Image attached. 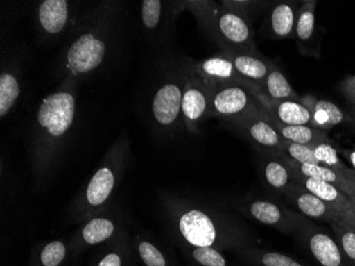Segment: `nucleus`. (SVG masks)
<instances>
[{"label":"nucleus","mask_w":355,"mask_h":266,"mask_svg":"<svg viewBox=\"0 0 355 266\" xmlns=\"http://www.w3.org/2000/svg\"><path fill=\"white\" fill-rule=\"evenodd\" d=\"M121 7L117 1H101L85 8L60 51L57 73L62 81L89 79L111 61L121 38Z\"/></svg>","instance_id":"f257e3e1"},{"label":"nucleus","mask_w":355,"mask_h":266,"mask_svg":"<svg viewBox=\"0 0 355 266\" xmlns=\"http://www.w3.org/2000/svg\"><path fill=\"white\" fill-rule=\"evenodd\" d=\"M78 82L64 80L44 98L32 123V142L41 158H47L67 139L75 123Z\"/></svg>","instance_id":"f03ea898"},{"label":"nucleus","mask_w":355,"mask_h":266,"mask_svg":"<svg viewBox=\"0 0 355 266\" xmlns=\"http://www.w3.org/2000/svg\"><path fill=\"white\" fill-rule=\"evenodd\" d=\"M205 29L225 48V53H253L254 33L246 16L214 3H189Z\"/></svg>","instance_id":"7ed1b4c3"},{"label":"nucleus","mask_w":355,"mask_h":266,"mask_svg":"<svg viewBox=\"0 0 355 266\" xmlns=\"http://www.w3.org/2000/svg\"><path fill=\"white\" fill-rule=\"evenodd\" d=\"M83 3L67 0H44L37 6L35 26L43 41H59L75 30L85 8Z\"/></svg>","instance_id":"20e7f679"},{"label":"nucleus","mask_w":355,"mask_h":266,"mask_svg":"<svg viewBox=\"0 0 355 266\" xmlns=\"http://www.w3.org/2000/svg\"><path fill=\"white\" fill-rule=\"evenodd\" d=\"M257 109V99L252 90L246 85H225L214 90L211 116L235 123Z\"/></svg>","instance_id":"39448f33"},{"label":"nucleus","mask_w":355,"mask_h":266,"mask_svg":"<svg viewBox=\"0 0 355 266\" xmlns=\"http://www.w3.org/2000/svg\"><path fill=\"white\" fill-rule=\"evenodd\" d=\"M185 82L173 79L157 88L151 101L153 121L161 129H171L182 119V99Z\"/></svg>","instance_id":"423d86ee"},{"label":"nucleus","mask_w":355,"mask_h":266,"mask_svg":"<svg viewBox=\"0 0 355 266\" xmlns=\"http://www.w3.org/2000/svg\"><path fill=\"white\" fill-rule=\"evenodd\" d=\"M296 232L305 251L321 266H349L336 241L328 232L306 219L301 223Z\"/></svg>","instance_id":"0eeeda50"},{"label":"nucleus","mask_w":355,"mask_h":266,"mask_svg":"<svg viewBox=\"0 0 355 266\" xmlns=\"http://www.w3.org/2000/svg\"><path fill=\"white\" fill-rule=\"evenodd\" d=\"M178 230L185 242L193 247H213L218 243V225L213 216L197 208L185 210L179 215Z\"/></svg>","instance_id":"6e6552de"},{"label":"nucleus","mask_w":355,"mask_h":266,"mask_svg":"<svg viewBox=\"0 0 355 266\" xmlns=\"http://www.w3.org/2000/svg\"><path fill=\"white\" fill-rule=\"evenodd\" d=\"M214 90L207 87L196 75L189 76L185 82L182 99V121L189 131H195L199 124L211 116Z\"/></svg>","instance_id":"1a4fd4ad"},{"label":"nucleus","mask_w":355,"mask_h":266,"mask_svg":"<svg viewBox=\"0 0 355 266\" xmlns=\"http://www.w3.org/2000/svg\"><path fill=\"white\" fill-rule=\"evenodd\" d=\"M193 74L213 90L231 85H243L251 90L257 89L237 73L234 64L223 53L198 62L195 65Z\"/></svg>","instance_id":"9d476101"},{"label":"nucleus","mask_w":355,"mask_h":266,"mask_svg":"<svg viewBox=\"0 0 355 266\" xmlns=\"http://www.w3.org/2000/svg\"><path fill=\"white\" fill-rule=\"evenodd\" d=\"M233 124L244 132L255 145L264 148L269 153H280L284 145V140L259 105L254 112Z\"/></svg>","instance_id":"9b49d317"},{"label":"nucleus","mask_w":355,"mask_h":266,"mask_svg":"<svg viewBox=\"0 0 355 266\" xmlns=\"http://www.w3.org/2000/svg\"><path fill=\"white\" fill-rule=\"evenodd\" d=\"M252 92L259 107L272 121L288 126H313L312 113L300 101H272L260 89Z\"/></svg>","instance_id":"f8f14e48"},{"label":"nucleus","mask_w":355,"mask_h":266,"mask_svg":"<svg viewBox=\"0 0 355 266\" xmlns=\"http://www.w3.org/2000/svg\"><path fill=\"white\" fill-rule=\"evenodd\" d=\"M247 211L255 221L276 228L282 233L296 231L305 219L304 216L300 214L295 213L278 203L263 199L249 203Z\"/></svg>","instance_id":"ddd939ff"},{"label":"nucleus","mask_w":355,"mask_h":266,"mask_svg":"<svg viewBox=\"0 0 355 266\" xmlns=\"http://www.w3.org/2000/svg\"><path fill=\"white\" fill-rule=\"evenodd\" d=\"M281 157L286 162L287 165L293 173L305 176V177L314 178L317 180L328 182L334 187L338 188L340 191L344 192L348 197L355 196V172L352 169H340L329 166L321 165V164H300L292 161L285 156Z\"/></svg>","instance_id":"4468645a"},{"label":"nucleus","mask_w":355,"mask_h":266,"mask_svg":"<svg viewBox=\"0 0 355 266\" xmlns=\"http://www.w3.org/2000/svg\"><path fill=\"white\" fill-rule=\"evenodd\" d=\"M284 194L287 199L302 215L319 221L328 222L330 224L340 221L342 219V215L338 212L335 211L328 203L319 199L311 192L306 191L296 182H294Z\"/></svg>","instance_id":"2eb2a0df"},{"label":"nucleus","mask_w":355,"mask_h":266,"mask_svg":"<svg viewBox=\"0 0 355 266\" xmlns=\"http://www.w3.org/2000/svg\"><path fill=\"white\" fill-rule=\"evenodd\" d=\"M293 179L299 185L304 188L306 191L311 192L319 199L328 203L335 211L338 212L342 217L351 212L350 197H348L344 192L340 191L338 188L334 187L328 182L322 181V180L305 177V176L299 175L297 173H293Z\"/></svg>","instance_id":"dca6fc26"},{"label":"nucleus","mask_w":355,"mask_h":266,"mask_svg":"<svg viewBox=\"0 0 355 266\" xmlns=\"http://www.w3.org/2000/svg\"><path fill=\"white\" fill-rule=\"evenodd\" d=\"M234 64L237 73L250 82L257 89L264 85L268 74L272 69L273 64L265 61L262 58L257 57L253 53H223Z\"/></svg>","instance_id":"f3484780"},{"label":"nucleus","mask_w":355,"mask_h":266,"mask_svg":"<svg viewBox=\"0 0 355 266\" xmlns=\"http://www.w3.org/2000/svg\"><path fill=\"white\" fill-rule=\"evenodd\" d=\"M116 177L110 166H103L92 177L87 191L85 199L91 207H101L109 199L114 189Z\"/></svg>","instance_id":"a211bd4d"},{"label":"nucleus","mask_w":355,"mask_h":266,"mask_svg":"<svg viewBox=\"0 0 355 266\" xmlns=\"http://www.w3.org/2000/svg\"><path fill=\"white\" fill-rule=\"evenodd\" d=\"M300 103L310 110L313 127L331 128L340 125L344 119L342 110L328 101H315L311 96L300 98Z\"/></svg>","instance_id":"6ab92c4d"},{"label":"nucleus","mask_w":355,"mask_h":266,"mask_svg":"<svg viewBox=\"0 0 355 266\" xmlns=\"http://www.w3.org/2000/svg\"><path fill=\"white\" fill-rule=\"evenodd\" d=\"M21 80L19 74L14 67L3 66L0 75V116L5 119L9 115L21 96Z\"/></svg>","instance_id":"aec40b11"},{"label":"nucleus","mask_w":355,"mask_h":266,"mask_svg":"<svg viewBox=\"0 0 355 266\" xmlns=\"http://www.w3.org/2000/svg\"><path fill=\"white\" fill-rule=\"evenodd\" d=\"M269 121L275 126L279 135L284 141L308 146H315L317 144L327 142L326 135L324 132L313 126H288L277 123L270 119Z\"/></svg>","instance_id":"412c9836"},{"label":"nucleus","mask_w":355,"mask_h":266,"mask_svg":"<svg viewBox=\"0 0 355 266\" xmlns=\"http://www.w3.org/2000/svg\"><path fill=\"white\" fill-rule=\"evenodd\" d=\"M298 10L292 3H278L270 14V29L272 35L278 39H288L292 37L296 28Z\"/></svg>","instance_id":"4be33fe9"},{"label":"nucleus","mask_w":355,"mask_h":266,"mask_svg":"<svg viewBox=\"0 0 355 266\" xmlns=\"http://www.w3.org/2000/svg\"><path fill=\"white\" fill-rule=\"evenodd\" d=\"M264 178L272 189L283 193L294 183L289 166L280 155L275 153H271L264 163Z\"/></svg>","instance_id":"5701e85b"},{"label":"nucleus","mask_w":355,"mask_h":266,"mask_svg":"<svg viewBox=\"0 0 355 266\" xmlns=\"http://www.w3.org/2000/svg\"><path fill=\"white\" fill-rule=\"evenodd\" d=\"M262 89L264 90V93H262L272 101H300V97L289 85L288 80L275 65L260 90Z\"/></svg>","instance_id":"b1692460"},{"label":"nucleus","mask_w":355,"mask_h":266,"mask_svg":"<svg viewBox=\"0 0 355 266\" xmlns=\"http://www.w3.org/2000/svg\"><path fill=\"white\" fill-rule=\"evenodd\" d=\"M335 241L349 266H355V232L344 221L331 223Z\"/></svg>","instance_id":"393cba45"},{"label":"nucleus","mask_w":355,"mask_h":266,"mask_svg":"<svg viewBox=\"0 0 355 266\" xmlns=\"http://www.w3.org/2000/svg\"><path fill=\"white\" fill-rule=\"evenodd\" d=\"M114 231L115 225L113 222L105 217H95L83 228V239L85 243L95 245L111 238Z\"/></svg>","instance_id":"a878e982"},{"label":"nucleus","mask_w":355,"mask_h":266,"mask_svg":"<svg viewBox=\"0 0 355 266\" xmlns=\"http://www.w3.org/2000/svg\"><path fill=\"white\" fill-rule=\"evenodd\" d=\"M164 3L159 0H144L141 3V21L148 33H157L162 24Z\"/></svg>","instance_id":"bb28decb"},{"label":"nucleus","mask_w":355,"mask_h":266,"mask_svg":"<svg viewBox=\"0 0 355 266\" xmlns=\"http://www.w3.org/2000/svg\"><path fill=\"white\" fill-rule=\"evenodd\" d=\"M246 255L260 266H309L294 258L265 249H250L246 251Z\"/></svg>","instance_id":"cd10ccee"},{"label":"nucleus","mask_w":355,"mask_h":266,"mask_svg":"<svg viewBox=\"0 0 355 266\" xmlns=\"http://www.w3.org/2000/svg\"><path fill=\"white\" fill-rule=\"evenodd\" d=\"M315 1H306L298 10L295 32L300 41L306 42L313 37L315 30Z\"/></svg>","instance_id":"c85d7f7f"},{"label":"nucleus","mask_w":355,"mask_h":266,"mask_svg":"<svg viewBox=\"0 0 355 266\" xmlns=\"http://www.w3.org/2000/svg\"><path fill=\"white\" fill-rule=\"evenodd\" d=\"M281 155L285 156L292 161L300 164H319L314 155L313 146L301 145V144L291 143V142L284 141Z\"/></svg>","instance_id":"c756f323"},{"label":"nucleus","mask_w":355,"mask_h":266,"mask_svg":"<svg viewBox=\"0 0 355 266\" xmlns=\"http://www.w3.org/2000/svg\"><path fill=\"white\" fill-rule=\"evenodd\" d=\"M314 149L315 158L321 165L329 166V167H334V169H347L346 165L343 163L342 160L338 157L336 149L328 142L319 143L313 146Z\"/></svg>","instance_id":"7c9ffc66"},{"label":"nucleus","mask_w":355,"mask_h":266,"mask_svg":"<svg viewBox=\"0 0 355 266\" xmlns=\"http://www.w3.org/2000/svg\"><path fill=\"white\" fill-rule=\"evenodd\" d=\"M191 258L201 266H228L223 256L214 247H193Z\"/></svg>","instance_id":"2f4dec72"},{"label":"nucleus","mask_w":355,"mask_h":266,"mask_svg":"<svg viewBox=\"0 0 355 266\" xmlns=\"http://www.w3.org/2000/svg\"><path fill=\"white\" fill-rule=\"evenodd\" d=\"M67 256V247L62 242L53 241L45 246L41 253L44 266H58Z\"/></svg>","instance_id":"473e14b6"},{"label":"nucleus","mask_w":355,"mask_h":266,"mask_svg":"<svg viewBox=\"0 0 355 266\" xmlns=\"http://www.w3.org/2000/svg\"><path fill=\"white\" fill-rule=\"evenodd\" d=\"M139 253L147 266H167L166 259L163 253L150 242H141Z\"/></svg>","instance_id":"72a5a7b5"},{"label":"nucleus","mask_w":355,"mask_h":266,"mask_svg":"<svg viewBox=\"0 0 355 266\" xmlns=\"http://www.w3.org/2000/svg\"><path fill=\"white\" fill-rule=\"evenodd\" d=\"M98 266H121V258L117 253H109L101 260Z\"/></svg>","instance_id":"f704fd0d"},{"label":"nucleus","mask_w":355,"mask_h":266,"mask_svg":"<svg viewBox=\"0 0 355 266\" xmlns=\"http://www.w3.org/2000/svg\"><path fill=\"white\" fill-rule=\"evenodd\" d=\"M342 221L347 224L355 232V215L352 212H349L346 215L343 216Z\"/></svg>","instance_id":"c9c22d12"},{"label":"nucleus","mask_w":355,"mask_h":266,"mask_svg":"<svg viewBox=\"0 0 355 266\" xmlns=\"http://www.w3.org/2000/svg\"><path fill=\"white\" fill-rule=\"evenodd\" d=\"M350 211L355 215V196L350 198Z\"/></svg>","instance_id":"e433bc0d"},{"label":"nucleus","mask_w":355,"mask_h":266,"mask_svg":"<svg viewBox=\"0 0 355 266\" xmlns=\"http://www.w3.org/2000/svg\"><path fill=\"white\" fill-rule=\"evenodd\" d=\"M349 160H350L351 164H352L353 167L355 169V151L350 153V155H349Z\"/></svg>","instance_id":"4c0bfd02"},{"label":"nucleus","mask_w":355,"mask_h":266,"mask_svg":"<svg viewBox=\"0 0 355 266\" xmlns=\"http://www.w3.org/2000/svg\"><path fill=\"white\" fill-rule=\"evenodd\" d=\"M354 96H355V89H354Z\"/></svg>","instance_id":"58836bf2"}]
</instances>
